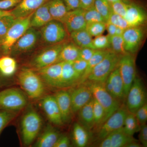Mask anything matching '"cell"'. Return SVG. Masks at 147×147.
<instances>
[{
  "mask_svg": "<svg viewBox=\"0 0 147 147\" xmlns=\"http://www.w3.org/2000/svg\"><path fill=\"white\" fill-rule=\"evenodd\" d=\"M64 25L69 33L86 29L87 23L84 17V10L82 8L69 11L64 20Z\"/></svg>",
  "mask_w": 147,
  "mask_h": 147,
  "instance_id": "cell-18",
  "label": "cell"
},
{
  "mask_svg": "<svg viewBox=\"0 0 147 147\" xmlns=\"http://www.w3.org/2000/svg\"><path fill=\"white\" fill-rule=\"evenodd\" d=\"M139 140L142 146L147 147V126L146 124L141 125L139 129Z\"/></svg>",
  "mask_w": 147,
  "mask_h": 147,
  "instance_id": "cell-48",
  "label": "cell"
},
{
  "mask_svg": "<svg viewBox=\"0 0 147 147\" xmlns=\"http://www.w3.org/2000/svg\"><path fill=\"white\" fill-rule=\"evenodd\" d=\"M101 142L98 146L100 147H111V139L110 134H109L107 137L101 140Z\"/></svg>",
  "mask_w": 147,
  "mask_h": 147,
  "instance_id": "cell-53",
  "label": "cell"
},
{
  "mask_svg": "<svg viewBox=\"0 0 147 147\" xmlns=\"http://www.w3.org/2000/svg\"><path fill=\"white\" fill-rule=\"evenodd\" d=\"M128 113L125 106L121 105L99 127L97 135L98 139L102 140L112 132L122 128Z\"/></svg>",
  "mask_w": 147,
  "mask_h": 147,
  "instance_id": "cell-10",
  "label": "cell"
},
{
  "mask_svg": "<svg viewBox=\"0 0 147 147\" xmlns=\"http://www.w3.org/2000/svg\"><path fill=\"white\" fill-rule=\"evenodd\" d=\"M122 56L110 49L105 57L91 71L86 81L105 83L111 72L118 66Z\"/></svg>",
  "mask_w": 147,
  "mask_h": 147,
  "instance_id": "cell-3",
  "label": "cell"
},
{
  "mask_svg": "<svg viewBox=\"0 0 147 147\" xmlns=\"http://www.w3.org/2000/svg\"><path fill=\"white\" fill-rule=\"evenodd\" d=\"M15 113L16 112L0 108V134L5 126L15 117Z\"/></svg>",
  "mask_w": 147,
  "mask_h": 147,
  "instance_id": "cell-41",
  "label": "cell"
},
{
  "mask_svg": "<svg viewBox=\"0 0 147 147\" xmlns=\"http://www.w3.org/2000/svg\"><path fill=\"white\" fill-rule=\"evenodd\" d=\"M110 3L116 2L119 1H122V0H107Z\"/></svg>",
  "mask_w": 147,
  "mask_h": 147,
  "instance_id": "cell-57",
  "label": "cell"
},
{
  "mask_svg": "<svg viewBox=\"0 0 147 147\" xmlns=\"http://www.w3.org/2000/svg\"><path fill=\"white\" fill-rule=\"evenodd\" d=\"M95 0H80L81 8L86 10L92 8L94 5Z\"/></svg>",
  "mask_w": 147,
  "mask_h": 147,
  "instance_id": "cell-51",
  "label": "cell"
},
{
  "mask_svg": "<svg viewBox=\"0 0 147 147\" xmlns=\"http://www.w3.org/2000/svg\"><path fill=\"white\" fill-rule=\"evenodd\" d=\"M112 12L124 18L127 11V3L125 0L111 3Z\"/></svg>",
  "mask_w": 147,
  "mask_h": 147,
  "instance_id": "cell-43",
  "label": "cell"
},
{
  "mask_svg": "<svg viewBox=\"0 0 147 147\" xmlns=\"http://www.w3.org/2000/svg\"><path fill=\"white\" fill-rule=\"evenodd\" d=\"M67 32L62 23L55 20L50 21L40 30L43 40L51 45L63 42L67 36Z\"/></svg>",
  "mask_w": 147,
  "mask_h": 147,
  "instance_id": "cell-9",
  "label": "cell"
},
{
  "mask_svg": "<svg viewBox=\"0 0 147 147\" xmlns=\"http://www.w3.org/2000/svg\"><path fill=\"white\" fill-rule=\"evenodd\" d=\"M70 143L67 136L60 135L53 147H68L70 146Z\"/></svg>",
  "mask_w": 147,
  "mask_h": 147,
  "instance_id": "cell-50",
  "label": "cell"
},
{
  "mask_svg": "<svg viewBox=\"0 0 147 147\" xmlns=\"http://www.w3.org/2000/svg\"><path fill=\"white\" fill-rule=\"evenodd\" d=\"M84 83L89 87L93 97L104 109L105 113V122L120 108L121 106L120 100L114 98L108 92L105 88L104 83L89 81H86Z\"/></svg>",
  "mask_w": 147,
  "mask_h": 147,
  "instance_id": "cell-1",
  "label": "cell"
},
{
  "mask_svg": "<svg viewBox=\"0 0 147 147\" xmlns=\"http://www.w3.org/2000/svg\"><path fill=\"white\" fill-rule=\"evenodd\" d=\"M87 64L88 62L79 58L72 62V65L74 70L81 76L86 70Z\"/></svg>",
  "mask_w": 147,
  "mask_h": 147,
  "instance_id": "cell-45",
  "label": "cell"
},
{
  "mask_svg": "<svg viewBox=\"0 0 147 147\" xmlns=\"http://www.w3.org/2000/svg\"><path fill=\"white\" fill-rule=\"evenodd\" d=\"M141 125L137 121L135 114L129 113L127 115L123 129L126 134L133 136L136 132L139 131Z\"/></svg>",
  "mask_w": 147,
  "mask_h": 147,
  "instance_id": "cell-33",
  "label": "cell"
},
{
  "mask_svg": "<svg viewBox=\"0 0 147 147\" xmlns=\"http://www.w3.org/2000/svg\"><path fill=\"white\" fill-rule=\"evenodd\" d=\"M68 11L81 8L80 0H63Z\"/></svg>",
  "mask_w": 147,
  "mask_h": 147,
  "instance_id": "cell-49",
  "label": "cell"
},
{
  "mask_svg": "<svg viewBox=\"0 0 147 147\" xmlns=\"http://www.w3.org/2000/svg\"><path fill=\"white\" fill-rule=\"evenodd\" d=\"M134 114L140 125L146 124L147 121V102L139 108Z\"/></svg>",
  "mask_w": 147,
  "mask_h": 147,
  "instance_id": "cell-44",
  "label": "cell"
},
{
  "mask_svg": "<svg viewBox=\"0 0 147 147\" xmlns=\"http://www.w3.org/2000/svg\"><path fill=\"white\" fill-rule=\"evenodd\" d=\"M80 48L74 43H64L62 48L57 63L73 62L79 58Z\"/></svg>",
  "mask_w": 147,
  "mask_h": 147,
  "instance_id": "cell-27",
  "label": "cell"
},
{
  "mask_svg": "<svg viewBox=\"0 0 147 147\" xmlns=\"http://www.w3.org/2000/svg\"><path fill=\"white\" fill-rule=\"evenodd\" d=\"M109 50L110 49L96 50L92 57L88 61L86 68L81 77L79 84H83L86 81L91 71L105 57Z\"/></svg>",
  "mask_w": 147,
  "mask_h": 147,
  "instance_id": "cell-29",
  "label": "cell"
},
{
  "mask_svg": "<svg viewBox=\"0 0 147 147\" xmlns=\"http://www.w3.org/2000/svg\"><path fill=\"white\" fill-rule=\"evenodd\" d=\"M92 47L95 50H105L110 49V45L109 36L107 35H101L95 37L92 39Z\"/></svg>",
  "mask_w": 147,
  "mask_h": 147,
  "instance_id": "cell-38",
  "label": "cell"
},
{
  "mask_svg": "<svg viewBox=\"0 0 147 147\" xmlns=\"http://www.w3.org/2000/svg\"><path fill=\"white\" fill-rule=\"evenodd\" d=\"M110 47L112 51L119 55L126 54L124 46V41L122 36L115 35L109 36Z\"/></svg>",
  "mask_w": 147,
  "mask_h": 147,
  "instance_id": "cell-35",
  "label": "cell"
},
{
  "mask_svg": "<svg viewBox=\"0 0 147 147\" xmlns=\"http://www.w3.org/2000/svg\"><path fill=\"white\" fill-rule=\"evenodd\" d=\"M32 13L26 17L16 18L11 25L1 41V44L5 52L10 51L15 42L30 27V19Z\"/></svg>",
  "mask_w": 147,
  "mask_h": 147,
  "instance_id": "cell-5",
  "label": "cell"
},
{
  "mask_svg": "<svg viewBox=\"0 0 147 147\" xmlns=\"http://www.w3.org/2000/svg\"><path fill=\"white\" fill-rule=\"evenodd\" d=\"M124 18L129 27L143 26L147 20L144 9L135 4L127 3V8Z\"/></svg>",
  "mask_w": 147,
  "mask_h": 147,
  "instance_id": "cell-20",
  "label": "cell"
},
{
  "mask_svg": "<svg viewBox=\"0 0 147 147\" xmlns=\"http://www.w3.org/2000/svg\"><path fill=\"white\" fill-rule=\"evenodd\" d=\"M69 34L73 43L80 48L83 47L92 48V37L86 29L72 32Z\"/></svg>",
  "mask_w": 147,
  "mask_h": 147,
  "instance_id": "cell-30",
  "label": "cell"
},
{
  "mask_svg": "<svg viewBox=\"0 0 147 147\" xmlns=\"http://www.w3.org/2000/svg\"><path fill=\"white\" fill-rule=\"evenodd\" d=\"M96 50L90 47H83L79 50V58L86 61L90 60Z\"/></svg>",
  "mask_w": 147,
  "mask_h": 147,
  "instance_id": "cell-46",
  "label": "cell"
},
{
  "mask_svg": "<svg viewBox=\"0 0 147 147\" xmlns=\"http://www.w3.org/2000/svg\"><path fill=\"white\" fill-rule=\"evenodd\" d=\"M11 15H12L11 10L8 11L0 9V18Z\"/></svg>",
  "mask_w": 147,
  "mask_h": 147,
  "instance_id": "cell-55",
  "label": "cell"
},
{
  "mask_svg": "<svg viewBox=\"0 0 147 147\" xmlns=\"http://www.w3.org/2000/svg\"><path fill=\"white\" fill-rule=\"evenodd\" d=\"M26 95L18 89H7L0 92V108L16 112L26 105Z\"/></svg>",
  "mask_w": 147,
  "mask_h": 147,
  "instance_id": "cell-6",
  "label": "cell"
},
{
  "mask_svg": "<svg viewBox=\"0 0 147 147\" xmlns=\"http://www.w3.org/2000/svg\"><path fill=\"white\" fill-rule=\"evenodd\" d=\"M117 27L115 25L109 22H107L106 23V30L108 32V35L109 36L115 35L116 29Z\"/></svg>",
  "mask_w": 147,
  "mask_h": 147,
  "instance_id": "cell-52",
  "label": "cell"
},
{
  "mask_svg": "<svg viewBox=\"0 0 147 147\" xmlns=\"http://www.w3.org/2000/svg\"><path fill=\"white\" fill-rule=\"evenodd\" d=\"M48 0H22L11 10L12 15L15 18L26 17L34 12Z\"/></svg>",
  "mask_w": 147,
  "mask_h": 147,
  "instance_id": "cell-21",
  "label": "cell"
},
{
  "mask_svg": "<svg viewBox=\"0 0 147 147\" xmlns=\"http://www.w3.org/2000/svg\"><path fill=\"white\" fill-rule=\"evenodd\" d=\"M54 96L60 111L64 123H68L71 120L73 114L69 92L68 91H59Z\"/></svg>",
  "mask_w": 147,
  "mask_h": 147,
  "instance_id": "cell-19",
  "label": "cell"
},
{
  "mask_svg": "<svg viewBox=\"0 0 147 147\" xmlns=\"http://www.w3.org/2000/svg\"><path fill=\"white\" fill-rule=\"evenodd\" d=\"M42 120L38 113L30 109L24 114L21 122V134L24 144H32L39 134Z\"/></svg>",
  "mask_w": 147,
  "mask_h": 147,
  "instance_id": "cell-4",
  "label": "cell"
},
{
  "mask_svg": "<svg viewBox=\"0 0 147 147\" xmlns=\"http://www.w3.org/2000/svg\"><path fill=\"white\" fill-rule=\"evenodd\" d=\"M22 0H1L0 1V9L7 10L15 7Z\"/></svg>",
  "mask_w": 147,
  "mask_h": 147,
  "instance_id": "cell-47",
  "label": "cell"
},
{
  "mask_svg": "<svg viewBox=\"0 0 147 147\" xmlns=\"http://www.w3.org/2000/svg\"><path fill=\"white\" fill-rule=\"evenodd\" d=\"M89 131L79 123H76L72 129V137L74 144L76 147H84L88 143Z\"/></svg>",
  "mask_w": 147,
  "mask_h": 147,
  "instance_id": "cell-28",
  "label": "cell"
},
{
  "mask_svg": "<svg viewBox=\"0 0 147 147\" xmlns=\"http://www.w3.org/2000/svg\"><path fill=\"white\" fill-rule=\"evenodd\" d=\"M81 76L74 70L72 62H63L60 88H67L79 84Z\"/></svg>",
  "mask_w": 147,
  "mask_h": 147,
  "instance_id": "cell-22",
  "label": "cell"
},
{
  "mask_svg": "<svg viewBox=\"0 0 147 147\" xmlns=\"http://www.w3.org/2000/svg\"><path fill=\"white\" fill-rule=\"evenodd\" d=\"M93 115L94 118V128L98 127L99 128L104 122L105 113V110L102 106L94 98Z\"/></svg>",
  "mask_w": 147,
  "mask_h": 147,
  "instance_id": "cell-34",
  "label": "cell"
},
{
  "mask_svg": "<svg viewBox=\"0 0 147 147\" xmlns=\"http://www.w3.org/2000/svg\"><path fill=\"white\" fill-rule=\"evenodd\" d=\"M104 85L106 89L114 98L120 100L125 98L123 82L120 73L119 66L111 72Z\"/></svg>",
  "mask_w": 147,
  "mask_h": 147,
  "instance_id": "cell-16",
  "label": "cell"
},
{
  "mask_svg": "<svg viewBox=\"0 0 147 147\" xmlns=\"http://www.w3.org/2000/svg\"><path fill=\"white\" fill-rule=\"evenodd\" d=\"M39 34L34 28L30 27L12 46L13 53L26 52L32 50L36 45Z\"/></svg>",
  "mask_w": 147,
  "mask_h": 147,
  "instance_id": "cell-17",
  "label": "cell"
},
{
  "mask_svg": "<svg viewBox=\"0 0 147 147\" xmlns=\"http://www.w3.org/2000/svg\"><path fill=\"white\" fill-rule=\"evenodd\" d=\"M106 23L104 22H94L87 23L86 30L92 37L102 35L106 30Z\"/></svg>",
  "mask_w": 147,
  "mask_h": 147,
  "instance_id": "cell-37",
  "label": "cell"
},
{
  "mask_svg": "<svg viewBox=\"0 0 147 147\" xmlns=\"http://www.w3.org/2000/svg\"><path fill=\"white\" fill-rule=\"evenodd\" d=\"M40 103L41 108L50 122L57 126H62L64 123L54 95H47L42 98Z\"/></svg>",
  "mask_w": 147,
  "mask_h": 147,
  "instance_id": "cell-15",
  "label": "cell"
},
{
  "mask_svg": "<svg viewBox=\"0 0 147 147\" xmlns=\"http://www.w3.org/2000/svg\"><path fill=\"white\" fill-rule=\"evenodd\" d=\"M64 44V43L61 42L52 45L42 50L32 61V67L38 69L57 63Z\"/></svg>",
  "mask_w": 147,
  "mask_h": 147,
  "instance_id": "cell-12",
  "label": "cell"
},
{
  "mask_svg": "<svg viewBox=\"0 0 147 147\" xmlns=\"http://www.w3.org/2000/svg\"><path fill=\"white\" fill-rule=\"evenodd\" d=\"M84 17L87 24L94 22H107L94 7L84 10Z\"/></svg>",
  "mask_w": 147,
  "mask_h": 147,
  "instance_id": "cell-40",
  "label": "cell"
},
{
  "mask_svg": "<svg viewBox=\"0 0 147 147\" xmlns=\"http://www.w3.org/2000/svg\"><path fill=\"white\" fill-rule=\"evenodd\" d=\"M145 32L143 25L129 27L125 30L122 36L127 53L134 55L137 53L144 38Z\"/></svg>",
  "mask_w": 147,
  "mask_h": 147,
  "instance_id": "cell-11",
  "label": "cell"
},
{
  "mask_svg": "<svg viewBox=\"0 0 147 147\" xmlns=\"http://www.w3.org/2000/svg\"><path fill=\"white\" fill-rule=\"evenodd\" d=\"M16 18L12 15L0 18V40L1 41L9 29L16 21Z\"/></svg>",
  "mask_w": 147,
  "mask_h": 147,
  "instance_id": "cell-39",
  "label": "cell"
},
{
  "mask_svg": "<svg viewBox=\"0 0 147 147\" xmlns=\"http://www.w3.org/2000/svg\"><path fill=\"white\" fill-rule=\"evenodd\" d=\"M111 139V147H125L129 143L137 141L133 136L126 134L123 127L110 134Z\"/></svg>",
  "mask_w": 147,
  "mask_h": 147,
  "instance_id": "cell-31",
  "label": "cell"
},
{
  "mask_svg": "<svg viewBox=\"0 0 147 147\" xmlns=\"http://www.w3.org/2000/svg\"><path fill=\"white\" fill-rule=\"evenodd\" d=\"M93 97L78 111L79 123L90 131L94 128Z\"/></svg>",
  "mask_w": 147,
  "mask_h": 147,
  "instance_id": "cell-24",
  "label": "cell"
},
{
  "mask_svg": "<svg viewBox=\"0 0 147 147\" xmlns=\"http://www.w3.org/2000/svg\"><path fill=\"white\" fill-rule=\"evenodd\" d=\"M125 30L119 28V27H117L116 29L115 35H116L122 36Z\"/></svg>",
  "mask_w": 147,
  "mask_h": 147,
  "instance_id": "cell-56",
  "label": "cell"
},
{
  "mask_svg": "<svg viewBox=\"0 0 147 147\" xmlns=\"http://www.w3.org/2000/svg\"><path fill=\"white\" fill-rule=\"evenodd\" d=\"M107 22L115 25L117 27H119L125 30L129 27L125 18L112 12Z\"/></svg>",
  "mask_w": 147,
  "mask_h": 147,
  "instance_id": "cell-42",
  "label": "cell"
},
{
  "mask_svg": "<svg viewBox=\"0 0 147 147\" xmlns=\"http://www.w3.org/2000/svg\"><path fill=\"white\" fill-rule=\"evenodd\" d=\"M0 1H1V0H0Z\"/></svg>",
  "mask_w": 147,
  "mask_h": 147,
  "instance_id": "cell-58",
  "label": "cell"
},
{
  "mask_svg": "<svg viewBox=\"0 0 147 147\" xmlns=\"http://www.w3.org/2000/svg\"><path fill=\"white\" fill-rule=\"evenodd\" d=\"M125 107L129 113L135 114L146 102V93L142 79L136 77L126 96Z\"/></svg>",
  "mask_w": 147,
  "mask_h": 147,
  "instance_id": "cell-7",
  "label": "cell"
},
{
  "mask_svg": "<svg viewBox=\"0 0 147 147\" xmlns=\"http://www.w3.org/2000/svg\"><path fill=\"white\" fill-rule=\"evenodd\" d=\"M63 63V62L56 63L37 69V74L44 83L48 86L60 88Z\"/></svg>",
  "mask_w": 147,
  "mask_h": 147,
  "instance_id": "cell-14",
  "label": "cell"
},
{
  "mask_svg": "<svg viewBox=\"0 0 147 147\" xmlns=\"http://www.w3.org/2000/svg\"><path fill=\"white\" fill-rule=\"evenodd\" d=\"M17 63L13 58L5 56L0 59V72L6 77L12 76L17 69Z\"/></svg>",
  "mask_w": 147,
  "mask_h": 147,
  "instance_id": "cell-32",
  "label": "cell"
},
{
  "mask_svg": "<svg viewBox=\"0 0 147 147\" xmlns=\"http://www.w3.org/2000/svg\"><path fill=\"white\" fill-rule=\"evenodd\" d=\"M142 145L140 143L138 142V141H134L129 143L125 146V147H141Z\"/></svg>",
  "mask_w": 147,
  "mask_h": 147,
  "instance_id": "cell-54",
  "label": "cell"
},
{
  "mask_svg": "<svg viewBox=\"0 0 147 147\" xmlns=\"http://www.w3.org/2000/svg\"><path fill=\"white\" fill-rule=\"evenodd\" d=\"M48 9L53 20L63 23L68 12L63 0H48Z\"/></svg>",
  "mask_w": 147,
  "mask_h": 147,
  "instance_id": "cell-26",
  "label": "cell"
},
{
  "mask_svg": "<svg viewBox=\"0 0 147 147\" xmlns=\"http://www.w3.org/2000/svg\"><path fill=\"white\" fill-rule=\"evenodd\" d=\"M120 73L124 86V94L126 98L136 76L135 58L133 54L126 53L121 56L119 63Z\"/></svg>",
  "mask_w": 147,
  "mask_h": 147,
  "instance_id": "cell-8",
  "label": "cell"
},
{
  "mask_svg": "<svg viewBox=\"0 0 147 147\" xmlns=\"http://www.w3.org/2000/svg\"><path fill=\"white\" fill-rule=\"evenodd\" d=\"M79 86L68 91L71 99L72 113H78L93 98L89 87L85 84H79Z\"/></svg>",
  "mask_w": 147,
  "mask_h": 147,
  "instance_id": "cell-13",
  "label": "cell"
},
{
  "mask_svg": "<svg viewBox=\"0 0 147 147\" xmlns=\"http://www.w3.org/2000/svg\"><path fill=\"white\" fill-rule=\"evenodd\" d=\"M53 20L48 9L47 1L33 13L30 26L33 28H42Z\"/></svg>",
  "mask_w": 147,
  "mask_h": 147,
  "instance_id": "cell-23",
  "label": "cell"
},
{
  "mask_svg": "<svg viewBox=\"0 0 147 147\" xmlns=\"http://www.w3.org/2000/svg\"><path fill=\"white\" fill-rule=\"evenodd\" d=\"M94 7L107 21L112 12L111 3L107 0H95Z\"/></svg>",
  "mask_w": 147,
  "mask_h": 147,
  "instance_id": "cell-36",
  "label": "cell"
},
{
  "mask_svg": "<svg viewBox=\"0 0 147 147\" xmlns=\"http://www.w3.org/2000/svg\"><path fill=\"white\" fill-rule=\"evenodd\" d=\"M60 134L52 125H48L38 137L34 146L53 147Z\"/></svg>",
  "mask_w": 147,
  "mask_h": 147,
  "instance_id": "cell-25",
  "label": "cell"
},
{
  "mask_svg": "<svg viewBox=\"0 0 147 147\" xmlns=\"http://www.w3.org/2000/svg\"><path fill=\"white\" fill-rule=\"evenodd\" d=\"M18 79L21 87L30 98L38 99L43 96L45 91L44 82L33 70L22 69L18 74Z\"/></svg>",
  "mask_w": 147,
  "mask_h": 147,
  "instance_id": "cell-2",
  "label": "cell"
}]
</instances>
